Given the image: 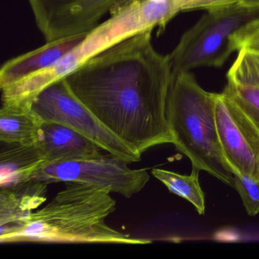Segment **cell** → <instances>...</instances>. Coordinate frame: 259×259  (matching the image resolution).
I'll return each mask as SVG.
<instances>
[{"mask_svg":"<svg viewBox=\"0 0 259 259\" xmlns=\"http://www.w3.org/2000/svg\"><path fill=\"white\" fill-rule=\"evenodd\" d=\"M152 32L117 44L64 78L76 98L141 155L172 144L166 119L170 60L154 49Z\"/></svg>","mask_w":259,"mask_h":259,"instance_id":"cell-1","label":"cell"},{"mask_svg":"<svg viewBox=\"0 0 259 259\" xmlns=\"http://www.w3.org/2000/svg\"><path fill=\"white\" fill-rule=\"evenodd\" d=\"M109 188L66 182L63 190L16 233L0 237L3 244L16 242L145 245L148 239L130 237L110 227L107 217L116 202Z\"/></svg>","mask_w":259,"mask_h":259,"instance_id":"cell-2","label":"cell"},{"mask_svg":"<svg viewBox=\"0 0 259 259\" xmlns=\"http://www.w3.org/2000/svg\"><path fill=\"white\" fill-rule=\"evenodd\" d=\"M166 119L172 144L192 166L234 188V172L218 139L215 93L203 89L190 72L172 73Z\"/></svg>","mask_w":259,"mask_h":259,"instance_id":"cell-3","label":"cell"},{"mask_svg":"<svg viewBox=\"0 0 259 259\" xmlns=\"http://www.w3.org/2000/svg\"><path fill=\"white\" fill-rule=\"evenodd\" d=\"M259 20V7L235 4L207 11L169 54L172 73L222 67L234 52L235 36Z\"/></svg>","mask_w":259,"mask_h":259,"instance_id":"cell-4","label":"cell"},{"mask_svg":"<svg viewBox=\"0 0 259 259\" xmlns=\"http://www.w3.org/2000/svg\"><path fill=\"white\" fill-rule=\"evenodd\" d=\"M189 1L130 0L87 34L80 45L60 60V66L69 75L92 57L133 36L156 28L158 34L163 32Z\"/></svg>","mask_w":259,"mask_h":259,"instance_id":"cell-5","label":"cell"},{"mask_svg":"<svg viewBox=\"0 0 259 259\" xmlns=\"http://www.w3.org/2000/svg\"><path fill=\"white\" fill-rule=\"evenodd\" d=\"M31 110L44 121L66 125L128 163L142 160L141 154L113 134L76 98L65 78L44 89L33 101Z\"/></svg>","mask_w":259,"mask_h":259,"instance_id":"cell-6","label":"cell"},{"mask_svg":"<svg viewBox=\"0 0 259 259\" xmlns=\"http://www.w3.org/2000/svg\"><path fill=\"white\" fill-rule=\"evenodd\" d=\"M128 162L109 154L94 158L50 163L32 180L50 183L75 182L95 187L109 188L112 192L130 198L140 192L150 180L146 169H131Z\"/></svg>","mask_w":259,"mask_h":259,"instance_id":"cell-7","label":"cell"},{"mask_svg":"<svg viewBox=\"0 0 259 259\" xmlns=\"http://www.w3.org/2000/svg\"><path fill=\"white\" fill-rule=\"evenodd\" d=\"M46 42L87 34L130 0H28Z\"/></svg>","mask_w":259,"mask_h":259,"instance_id":"cell-8","label":"cell"},{"mask_svg":"<svg viewBox=\"0 0 259 259\" xmlns=\"http://www.w3.org/2000/svg\"><path fill=\"white\" fill-rule=\"evenodd\" d=\"M215 120L223 154L233 172L259 180V130L223 92L215 93Z\"/></svg>","mask_w":259,"mask_h":259,"instance_id":"cell-9","label":"cell"},{"mask_svg":"<svg viewBox=\"0 0 259 259\" xmlns=\"http://www.w3.org/2000/svg\"><path fill=\"white\" fill-rule=\"evenodd\" d=\"M48 185L31 180L11 189L0 188V237L16 233L29 223L46 201Z\"/></svg>","mask_w":259,"mask_h":259,"instance_id":"cell-10","label":"cell"},{"mask_svg":"<svg viewBox=\"0 0 259 259\" xmlns=\"http://www.w3.org/2000/svg\"><path fill=\"white\" fill-rule=\"evenodd\" d=\"M86 35L72 36L47 42L40 48L6 62L0 70V88L4 89L51 67L75 49Z\"/></svg>","mask_w":259,"mask_h":259,"instance_id":"cell-11","label":"cell"},{"mask_svg":"<svg viewBox=\"0 0 259 259\" xmlns=\"http://www.w3.org/2000/svg\"><path fill=\"white\" fill-rule=\"evenodd\" d=\"M50 163L84 160L102 155V148L84 135L54 122L44 121L40 141Z\"/></svg>","mask_w":259,"mask_h":259,"instance_id":"cell-12","label":"cell"},{"mask_svg":"<svg viewBox=\"0 0 259 259\" xmlns=\"http://www.w3.org/2000/svg\"><path fill=\"white\" fill-rule=\"evenodd\" d=\"M0 143V188L11 189L28 183L49 164L46 154L37 145Z\"/></svg>","mask_w":259,"mask_h":259,"instance_id":"cell-13","label":"cell"},{"mask_svg":"<svg viewBox=\"0 0 259 259\" xmlns=\"http://www.w3.org/2000/svg\"><path fill=\"white\" fill-rule=\"evenodd\" d=\"M227 74L225 93L259 130V72L245 50L238 51Z\"/></svg>","mask_w":259,"mask_h":259,"instance_id":"cell-14","label":"cell"},{"mask_svg":"<svg viewBox=\"0 0 259 259\" xmlns=\"http://www.w3.org/2000/svg\"><path fill=\"white\" fill-rule=\"evenodd\" d=\"M44 120L32 110H0V142L32 146L38 144Z\"/></svg>","mask_w":259,"mask_h":259,"instance_id":"cell-15","label":"cell"},{"mask_svg":"<svg viewBox=\"0 0 259 259\" xmlns=\"http://www.w3.org/2000/svg\"><path fill=\"white\" fill-rule=\"evenodd\" d=\"M199 169L192 166L190 175H182L172 171L154 168L151 171L156 179L166 186L168 190L189 201L199 214H204L205 200L198 180Z\"/></svg>","mask_w":259,"mask_h":259,"instance_id":"cell-16","label":"cell"},{"mask_svg":"<svg viewBox=\"0 0 259 259\" xmlns=\"http://www.w3.org/2000/svg\"><path fill=\"white\" fill-rule=\"evenodd\" d=\"M234 188L239 192L247 213H259V180L246 174L234 172Z\"/></svg>","mask_w":259,"mask_h":259,"instance_id":"cell-17","label":"cell"},{"mask_svg":"<svg viewBox=\"0 0 259 259\" xmlns=\"http://www.w3.org/2000/svg\"><path fill=\"white\" fill-rule=\"evenodd\" d=\"M233 42L236 52L243 49L259 54V20L237 33Z\"/></svg>","mask_w":259,"mask_h":259,"instance_id":"cell-18","label":"cell"},{"mask_svg":"<svg viewBox=\"0 0 259 259\" xmlns=\"http://www.w3.org/2000/svg\"><path fill=\"white\" fill-rule=\"evenodd\" d=\"M241 1L242 0H190V2L183 10V13L197 10H204L207 12L218 10L235 4H241Z\"/></svg>","mask_w":259,"mask_h":259,"instance_id":"cell-19","label":"cell"},{"mask_svg":"<svg viewBox=\"0 0 259 259\" xmlns=\"http://www.w3.org/2000/svg\"><path fill=\"white\" fill-rule=\"evenodd\" d=\"M246 51L247 56H248L250 61H251V63H252V65L254 66V68L257 69V72H259V54H253V53L249 52V51Z\"/></svg>","mask_w":259,"mask_h":259,"instance_id":"cell-20","label":"cell"},{"mask_svg":"<svg viewBox=\"0 0 259 259\" xmlns=\"http://www.w3.org/2000/svg\"><path fill=\"white\" fill-rule=\"evenodd\" d=\"M241 4L251 7H259V0H242Z\"/></svg>","mask_w":259,"mask_h":259,"instance_id":"cell-21","label":"cell"}]
</instances>
